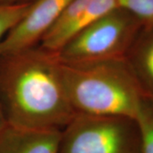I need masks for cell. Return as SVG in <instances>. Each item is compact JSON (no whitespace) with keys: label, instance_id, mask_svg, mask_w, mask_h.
<instances>
[{"label":"cell","instance_id":"cell-6","mask_svg":"<svg viewBox=\"0 0 153 153\" xmlns=\"http://www.w3.org/2000/svg\"><path fill=\"white\" fill-rule=\"evenodd\" d=\"M61 130L7 125L0 131V153H59Z\"/></svg>","mask_w":153,"mask_h":153},{"label":"cell","instance_id":"cell-7","mask_svg":"<svg viewBox=\"0 0 153 153\" xmlns=\"http://www.w3.org/2000/svg\"><path fill=\"white\" fill-rule=\"evenodd\" d=\"M140 139V153H153V100L144 98L135 118Z\"/></svg>","mask_w":153,"mask_h":153},{"label":"cell","instance_id":"cell-12","mask_svg":"<svg viewBox=\"0 0 153 153\" xmlns=\"http://www.w3.org/2000/svg\"><path fill=\"white\" fill-rule=\"evenodd\" d=\"M29 0H0V4H16V3H22V2H26Z\"/></svg>","mask_w":153,"mask_h":153},{"label":"cell","instance_id":"cell-2","mask_svg":"<svg viewBox=\"0 0 153 153\" xmlns=\"http://www.w3.org/2000/svg\"><path fill=\"white\" fill-rule=\"evenodd\" d=\"M60 62L66 94L76 113L135 120L145 95L124 59Z\"/></svg>","mask_w":153,"mask_h":153},{"label":"cell","instance_id":"cell-8","mask_svg":"<svg viewBox=\"0 0 153 153\" xmlns=\"http://www.w3.org/2000/svg\"><path fill=\"white\" fill-rule=\"evenodd\" d=\"M32 0L16 4H0V43L27 14Z\"/></svg>","mask_w":153,"mask_h":153},{"label":"cell","instance_id":"cell-11","mask_svg":"<svg viewBox=\"0 0 153 153\" xmlns=\"http://www.w3.org/2000/svg\"><path fill=\"white\" fill-rule=\"evenodd\" d=\"M7 125H8V123L6 122L5 117H4L2 106H1V104H0V131H2Z\"/></svg>","mask_w":153,"mask_h":153},{"label":"cell","instance_id":"cell-10","mask_svg":"<svg viewBox=\"0 0 153 153\" xmlns=\"http://www.w3.org/2000/svg\"><path fill=\"white\" fill-rule=\"evenodd\" d=\"M137 63L140 73L153 89V34L141 46Z\"/></svg>","mask_w":153,"mask_h":153},{"label":"cell","instance_id":"cell-3","mask_svg":"<svg viewBox=\"0 0 153 153\" xmlns=\"http://www.w3.org/2000/svg\"><path fill=\"white\" fill-rule=\"evenodd\" d=\"M143 25L120 7L76 33L55 54L62 62L121 60Z\"/></svg>","mask_w":153,"mask_h":153},{"label":"cell","instance_id":"cell-4","mask_svg":"<svg viewBox=\"0 0 153 153\" xmlns=\"http://www.w3.org/2000/svg\"><path fill=\"white\" fill-rule=\"evenodd\" d=\"M59 153H140L136 122L76 113L61 130Z\"/></svg>","mask_w":153,"mask_h":153},{"label":"cell","instance_id":"cell-9","mask_svg":"<svg viewBox=\"0 0 153 153\" xmlns=\"http://www.w3.org/2000/svg\"><path fill=\"white\" fill-rule=\"evenodd\" d=\"M118 6L129 12L144 27H153V0H117Z\"/></svg>","mask_w":153,"mask_h":153},{"label":"cell","instance_id":"cell-1","mask_svg":"<svg viewBox=\"0 0 153 153\" xmlns=\"http://www.w3.org/2000/svg\"><path fill=\"white\" fill-rule=\"evenodd\" d=\"M0 104L20 128L62 130L76 114L56 54L35 46L0 56Z\"/></svg>","mask_w":153,"mask_h":153},{"label":"cell","instance_id":"cell-5","mask_svg":"<svg viewBox=\"0 0 153 153\" xmlns=\"http://www.w3.org/2000/svg\"><path fill=\"white\" fill-rule=\"evenodd\" d=\"M71 0H32L27 14L0 43V56L35 46Z\"/></svg>","mask_w":153,"mask_h":153}]
</instances>
